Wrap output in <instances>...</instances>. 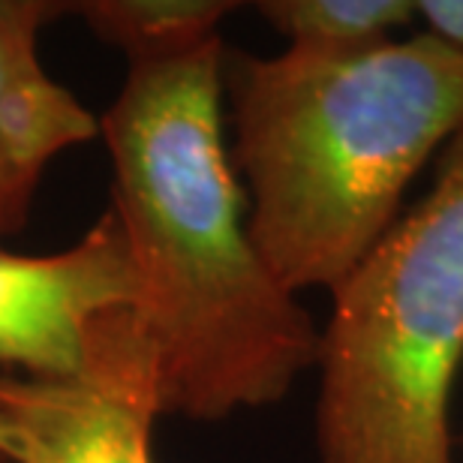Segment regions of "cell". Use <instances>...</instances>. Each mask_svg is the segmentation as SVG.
Here are the masks:
<instances>
[{
    "instance_id": "cell-1",
    "label": "cell",
    "mask_w": 463,
    "mask_h": 463,
    "mask_svg": "<svg viewBox=\"0 0 463 463\" xmlns=\"http://www.w3.org/2000/svg\"><path fill=\"white\" fill-rule=\"evenodd\" d=\"M223 36L127 58L99 118L133 310L165 412L217 424L280 403L317 367L319 326L253 244L226 145Z\"/></svg>"
},
{
    "instance_id": "cell-2",
    "label": "cell",
    "mask_w": 463,
    "mask_h": 463,
    "mask_svg": "<svg viewBox=\"0 0 463 463\" xmlns=\"http://www.w3.org/2000/svg\"><path fill=\"white\" fill-rule=\"evenodd\" d=\"M223 99L256 250L298 298L335 292L463 129V52L424 31L340 58L226 52Z\"/></svg>"
},
{
    "instance_id": "cell-3",
    "label": "cell",
    "mask_w": 463,
    "mask_h": 463,
    "mask_svg": "<svg viewBox=\"0 0 463 463\" xmlns=\"http://www.w3.org/2000/svg\"><path fill=\"white\" fill-rule=\"evenodd\" d=\"M331 295L313 412L319 463H458L463 367V129L428 193Z\"/></svg>"
},
{
    "instance_id": "cell-4",
    "label": "cell",
    "mask_w": 463,
    "mask_h": 463,
    "mask_svg": "<svg viewBox=\"0 0 463 463\" xmlns=\"http://www.w3.org/2000/svg\"><path fill=\"white\" fill-rule=\"evenodd\" d=\"M0 412L15 430V463H154V424L165 406L136 313L99 319L85 364L67 379L0 373Z\"/></svg>"
},
{
    "instance_id": "cell-5",
    "label": "cell",
    "mask_w": 463,
    "mask_h": 463,
    "mask_svg": "<svg viewBox=\"0 0 463 463\" xmlns=\"http://www.w3.org/2000/svg\"><path fill=\"white\" fill-rule=\"evenodd\" d=\"M133 271L112 211L49 256L0 247V364L27 379H67L85 364L109 313L133 307Z\"/></svg>"
},
{
    "instance_id": "cell-6",
    "label": "cell",
    "mask_w": 463,
    "mask_h": 463,
    "mask_svg": "<svg viewBox=\"0 0 463 463\" xmlns=\"http://www.w3.org/2000/svg\"><path fill=\"white\" fill-rule=\"evenodd\" d=\"M61 9L67 4L0 0V238L24 226L45 165L99 136V118L40 63V31Z\"/></svg>"
},
{
    "instance_id": "cell-7",
    "label": "cell",
    "mask_w": 463,
    "mask_h": 463,
    "mask_svg": "<svg viewBox=\"0 0 463 463\" xmlns=\"http://www.w3.org/2000/svg\"><path fill=\"white\" fill-rule=\"evenodd\" d=\"M256 15L298 54L370 52L415 24V0H259Z\"/></svg>"
},
{
    "instance_id": "cell-8",
    "label": "cell",
    "mask_w": 463,
    "mask_h": 463,
    "mask_svg": "<svg viewBox=\"0 0 463 463\" xmlns=\"http://www.w3.org/2000/svg\"><path fill=\"white\" fill-rule=\"evenodd\" d=\"M76 15L124 58L178 49L220 33V24L238 9L232 0H85L70 4Z\"/></svg>"
},
{
    "instance_id": "cell-9",
    "label": "cell",
    "mask_w": 463,
    "mask_h": 463,
    "mask_svg": "<svg viewBox=\"0 0 463 463\" xmlns=\"http://www.w3.org/2000/svg\"><path fill=\"white\" fill-rule=\"evenodd\" d=\"M415 22L433 40L463 52V0H415Z\"/></svg>"
},
{
    "instance_id": "cell-10",
    "label": "cell",
    "mask_w": 463,
    "mask_h": 463,
    "mask_svg": "<svg viewBox=\"0 0 463 463\" xmlns=\"http://www.w3.org/2000/svg\"><path fill=\"white\" fill-rule=\"evenodd\" d=\"M0 460L6 463H15L18 460V439H15V430L13 424L6 421V415L0 412Z\"/></svg>"
}]
</instances>
